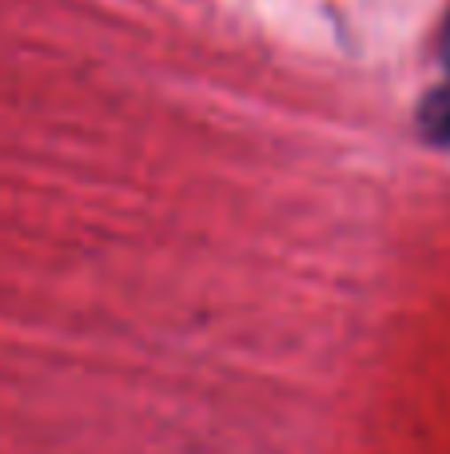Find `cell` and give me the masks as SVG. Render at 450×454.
<instances>
[{"label": "cell", "mask_w": 450, "mask_h": 454, "mask_svg": "<svg viewBox=\"0 0 450 454\" xmlns=\"http://www.w3.org/2000/svg\"><path fill=\"white\" fill-rule=\"evenodd\" d=\"M443 60H446V72H450V20H446V32H443Z\"/></svg>", "instance_id": "7a4b0ae2"}, {"label": "cell", "mask_w": 450, "mask_h": 454, "mask_svg": "<svg viewBox=\"0 0 450 454\" xmlns=\"http://www.w3.org/2000/svg\"><path fill=\"white\" fill-rule=\"evenodd\" d=\"M419 128H423V136H427L431 144H443V148H450V80H446V84H438L435 92L423 100Z\"/></svg>", "instance_id": "6da1fadb"}]
</instances>
